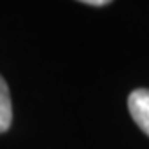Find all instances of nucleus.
Segmentation results:
<instances>
[{
    "mask_svg": "<svg viewBox=\"0 0 149 149\" xmlns=\"http://www.w3.org/2000/svg\"><path fill=\"white\" fill-rule=\"evenodd\" d=\"M130 110L136 126L149 136V88H136L127 97Z\"/></svg>",
    "mask_w": 149,
    "mask_h": 149,
    "instance_id": "1",
    "label": "nucleus"
},
{
    "mask_svg": "<svg viewBox=\"0 0 149 149\" xmlns=\"http://www.w3.org/2000/svg\"><path fill=\"white\" fill-rule=\"evenodd\" d=\"M13 122V104L6 79L0 76V133H6Z\"/></svg>",
    "mask_w": 149,
    "mask_h": 149,
    "instance_id": "2",
    "label": "nucleus"
},
{
    "mask_svg": "<svg viewBox=\"0 0 149 149\" xmlns=\"http://www.w3.org/2000/svg\"><path fill=\"white\" fill-rule=\"evenodd\" d=\"M83 4H86V6H93V7H101V6H108L110 2H108V0H84Z\"/></svg>",
    "mask_w": 149,
    "mask_h": 149,
    "instance_id": "3",
    "label": "nucleus"
}]
</instances>
